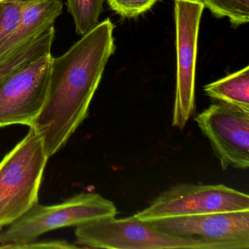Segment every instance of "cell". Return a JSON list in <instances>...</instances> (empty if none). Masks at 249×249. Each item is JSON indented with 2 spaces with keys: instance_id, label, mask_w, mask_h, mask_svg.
Returning <instances> with one entry per match:
<instances>
[{
  "instance_id": "6da1fadb",
  "label": "cell",
  "mask_w": 249,
  "mask_h": 249,
  "mask_svg": "<svg viewBox=\"0 0 249 249\" xmlns=\"http://www.w3.org/2000/svg\"><path fill=\"white\" fill-rule=\"evenodd\" d=\"M114 24L106 18L59 57L52 56L44 106L30 127L49 157L57 153L88 116L105 68L116 51Z\"/></svg>"
},
{
  "instance_id": "7a4b0ae2",
  "label": "cell",
  "mask_w": 249,
  "mask_h": 249,
  "mask_svg": "<svg viewBox=\"0 0 249 249\" xmlns=\"http://www.w3.org/2000/svg\"><path fill=\"white\" fill-rule=\"evenodd\" d=\"M49 156L33 127L0 162V228L8 226L38 203Z\"/></svg>"
},
{
  "instance_id": "3957f363",
  "label": "cell",
  "mask_w": 249,
  "mask_h": 249,
  "mask_svg": "<svg viewBox=\"0 0 249 249\" xmlns=\"http://www.w3.org/2000/svg\"><path fill=\"white\" fill-rule=\"evenodd\" d=\"M75 234L77 244L92 249H228L215 242L166 234L135 215L107 217L84 223L76 226Z\"/></svg>"
},
{
  "instance_id": "277c9868",
  "label": "cell",
  "mask_w": 249,
  "mask_h": 249,
  "mask_svg": "<svg viewBox=\"0 0 249 249\" xmlns=\"http://www.w3.org/2000/svg\"><path fill=\"white\" fill-rule=\"evenodd\" d=\"M116 214L115 204L96 193L78 194L56 205L46 206L37 203L0 232V248L16 249L52 230L76 227Z\"/></svg>"
},
{
  "instance_id": "5b68a950",
  "label": "cell",
  "mask_w": 249,
  "mask_h": 249,
  "mask_svg": "<svg viewBox=\"0 0 249 249\" xmlns=\"http://www.w3.org/2000/svg\"><path fill=\"white\" fill-rule=\"evenodd\" d=\"M249 211V195L225 185L180 183L162 192L134 215L152 222L183 215Z\"/></svg>"
},
{
  "instance_id": "8992f818",
  "label": "cell",
  "mask_w": 249,
  "mask_h": 249,
  "mask_svg": "<svg viewBox=\"0 0 249 249\" xmlns=\"http://www.w3.org/2000/svg\"><path fill=\"white\" fill-rule=\"evenodd\" d=\"M176 22V98L172 125L183 129L193 114L197 41L203 3L200 0H174Z\"/></svg>"
},
{
  "instance_id": "52a82bcc",
  "label": "cell",
  "mask_w": 249,
  "mask_h": 249,
  "mask_svg": "<svg viewBox=\"0 0 249 249\" xmlns=\"http://www.w3.org/2000/svg\"><path fill=\"white\" fill-rule=\"evenodd\" d=\"M52 59L51 53L37 58L0 85V128L33 124L46 101Z\"/></svg>"
},
{
  "instance_id": "ba28073f",
  "label": "cell",
  "mask_w": 249,
  "mask_h": 249,
  "mask_svg": "<svg viewBox=\"0 0 249 249\" xmlns=\"http://www.w3.org/2000/svg\"><path fill=\"white\" fill-rule=\"evenodd\" d=\"M195 121L223 170L249 168V113L217 103L199 113Z\"/></svg>"
},
{
  "instance_id": "9c48e42d",
  "label": "cell",
  "mask_w": 249,
  "mask_h": 249,
  "mask_svg": "<svg viewBox=\"0 0 249 249\" xmlns=\"http://www.w3.org/2000/svg\"><path fill=\"white\" fill-rule=\"evenodd\" d=\"M150 223L171 235L203 239L228 249L249 248V211L183 215Z\"/></svg>"
},
{
  "instance_id": "30bf717a",
  "label": "cell",
  "mask_w": 249,
  "mask_h": 249,
  "mask_svg": "<svg viewBox=\"0 0 249 249\" xmlns=\"http://www.w3.org/2000/svg\"><path fill=\"white\" fill-rule=\"evenodd\" d=\"M62 8V0H36L27 7L17 27L0 46V62L53 26Z\"/></svg>"
},
{
  "instance_id": "8fae6325",
  "label": "cell",
  "mask_w": 249,
  "mask_h": 249,
  "mask_svg": "<svg viewBox=\"0 0 249 249\" xmlns=\"http://www.w3.org/2000/svg\"><path fill=\"white\" fill-rule=\"evenodd\" d=\"M210 98L249 113V67L204 87Z\"/></svg>"
},
{
  "instance_id": "7c38bea8",
  "label": "cell",
  "mask_w": 249,
  "mask_h": 249,
  "mask_svg": "<svg viewBox=\"0 0 249 249\" xmlns=\"http://www.w3.org/2000/svg\"><path fill=\"white\" fill-rule=\"evenodd\" d=\"M54 37V26H52L37 38L0 62V85L27 64L43 55L50 53Z\"/></svg>"
},
{
  "instance_id": "4fadbf2b",
  "label": "cell",
  "mask_w": 249,
  "mask_h": 249,
  "mask_svg": "<svg viewBox=\"0 0 249 249\" xmlns=\"http://www.w3.org/2000/svg\"><path fill=\"white\" fill-rule=\"evenodd\" d=\"M106 0H67L68 12L75 22V32L84 36L99 24Z\"/></svg>"
},
{
  "instance_id": "5bb4252c",
  "label": "cell",
  "mask_w": 249,
  "mask_h": 249,
  "mask_svg": "<svg viewBox=\"0 0 249 249\" xmlns=\"http://www.w3.org/2000/svg\"><path fill=\"white\" fill-rule=\"evenodd\" d=\"M216 18L227 17L234 28L249 21V0H200Z\"/></svg>"
},
{
  "instance_id": "9a60e30c",
  "label": "cell",
  "mask_w": 249,
  "mask_h": 249,
  "mask_svg": "<svg viewBox=\"0 0 249 249\" xmlns=\"http://www.w3.org/2000/svg\"><path fill=\"white\" fill-rule=\"evenodd\" d=\"M36 0H5L0 20V46L17 27L23 13Z\"/></svg>"
},
{
  "instance_id": "2e32d148",
  "label": "cell",
  "mask_w": 249,
  "mask_h": 249,
  "mask_svg": "<svg viewBox=\"0 0 249 249\" xmlns=\"http://www.w3.org/2000/svg\"><path fill=\"white\" fill-rule=\"evenodd\" d=\"M112 11L123 18H133L151 9L159 0H106Z\"/></svg>"
},
{
  "instance_id": "e0dca14e",
  "label": "cell",
  "mask_w": 249,
  "mask_h": 249,
  "mask_svg": "<svg viewBox=\"0 0 249 249\" xmlns=\"http://www.w3.org/2000/svg\"><path fill=\"white\" fill-rule=\"evenodd\" d=\"M79 246L72 244L66 240H57L51 241L31 242L18 246L16 249H78Z\"/></svg>"
},
{
  "instance_id": "ac0fdd59",
  "label": "cell",
  "mask_w": 249,
  "mask_h": 249,
  "mask_svg": "<svg viewBox=\"0 0 249 249\" xmlns=\"http://www.w3.org/2000/svg\"><path fill=\"white\" fill-rule=\"evenodd\" d=\"M5 0H0V20L2 18V13H3V2Z\"/></svg>"
}]
</instances>
